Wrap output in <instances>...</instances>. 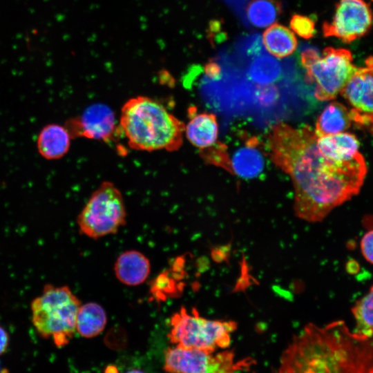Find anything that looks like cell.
I'll use <instances>...</instances> for the list:
<instances>
[{
    "instance_id": "2",
    "label": "cell",
    "mask_w": 373,
    "mask_h": 373,
    "mask_svg": "<svg viewBox=\"0 0 373 373\" xmlns=\"http://www.w3.org/2000/svg\"><path fill=\"white\" fill-rule=\"evenodd\" d=\"M272 373H373V335L352 332L343 321L309 323L288 343Z\"/></svg>"
},
{
    "instance_id": "4",
    "label": "cell",
    "mask_w": 373,
    "mask_h": 373,
    "mask_svg": "<svg viewBox=\"0 0 373 373\" xmlns=\"http://www.w3.org/2000/svg\"><path fill=\"white\" fill-rule=\"evenodd\" d=\"M80 305L68 286L46 285L42 293L31 303L33 325L41 336L51 338L61 347L70 342L76 332Z\"/></svg>"
},
{
    "instance_id": "27",
    "label": "cell",
    "mask_w": 373,
    "mask_h": 373,
    "mask_svg": "<svg viewBox=\"0 0 373 373\" xmlns=\"http://www.w3.org/2000/svg\"><path fill=\"white\" fill-rule=\"evenodd\" d=\"M206 73L209 76L216 77L220 73V68L215 62H210L205 67Z\"/></svg>"
},
{
    "instance_id": "21",
    "label": "cell",
    "mask_w": 373,
    "mask_h": 373,
    "mask_svg": "<svg viewBox=\"0 0 373 373\" xmlns=\"http://www.w3.org/2000/svg\"><path fill=\"white\" fill-rule=\"evenodd\" d=\"M356 321L354 332L365 336L373 335V285L352 309Z\"/></svg>"
},
{
    "instance_id": "15",
    "label": "cell",
    "mask_w": 373,
    "mask_h": 373,
    "mask_svg": "<svg viewBox=\"0 0 373 373\" xmlns=\"http://www.w3.org/2000/svg\"><path fill=\"white\" fill-rule=\"evenodd\" d=\"M317 146L324 156L335 161L350 160L361 154L357 137L347 132L318 137Z\"/></svg>"
},
{
    "instance_id": "11",
    "label": "cell",
    "mask_w": 373,
    "mask_h": 373,
    "mask_svg": "<svg viewBox=\"0 0 373 373\" xmlns=\"http://www.w3.org/2000/svg\"><path fill=\"white\" fill-rule=\"evenodd\" d=\"M72 138L108 142L119 131L113 110L107 105L95 103L88 106L82 113L68 120L65 125Z\"/></svg>"
},
{
    "instance_id": "28",
    "label": "cell",
    "mask_w": 373,
    "mask_h": 373,
    "mask_svg": "<svg viewBox=\"0 0 373 373\" xmlns=\"http://www.w3.org/2000/svg\"><path fill=\"white\" fill-rule=\"evenodd\" d=\"M126 373H145V372L140 370H131L126 372Z\"/></svg>"
},
{
    "instance_id": "29",
    "label": "cell",
    "mask_w": 373,
    "mask_h": 373,
    "mask_svg": "<svg viewBox=\"0 0 373 373\" xmlns=\"http://www.w3.org/2000/svg\"><path fill=\"white\" fill-rule=\"evenodd\" d=\"M0 372H1V365H0Z\"/></svg>"
},
{
    "instance_id": "8",
    "label": "cell",
    "mask_w": 373,
    "mask_h": 373,
    "mask_svg": "<svg viewBox=\"0 0 373 373\" xmlns=\"http://www.w3.org/2000/svg\"><path fill=\"white\" fill-rule=\"evenodd\" d=\"M254 363L249 358L236 359L230 350L215 353L175 345L166 351L164 367L170 373H246Z\"/></svg>"
},
{
    "instance_id": "24",
    "label": "cell",
    "mask_w": 373,
    "mask_h": 373,
    "mask_svg": "<svg viewBox=\"0 0 373 373\" xmlns=\"http://www.w3.org/2000/svg\"><path fill=\"white\" fill-rule=\"evenodd\" d=\"M289 25L293 32L303 39H310L315 33L314 21L305 15H293Z\"/></svg>"
},
{
    "instance_id": "20",
    "label": "cell",
    "mask_w": 373,
    "mask_h": 373,
    "mask_svg": "<svg viewBox=\"0 0 373 373\" xmlns=\"http://www.w3.org/2000/svg\"><path fill=\"white\" fill-rule=\"evenodd\" d=\"M281 11L278 0H251L246 8V16L254 26L265 28L277 20Z\"/></svg>"
},
{
    "instance_id": "26",
    "label": "cell",
    "mask_w": 373,
    "mask_h": 373,
    "mask_svg": "<svg viewBox=\"0 0 373 373\" xmlns=\"http://www.w3.org/2000/svg\"><path fill=\"white\" fill-rule=\"evenodd\" d=\"M8 340L7 332L0 326V354L6 352L8 345Z\"/></svg>"
},
{
    "instance_id": "30",
    "label": "cell",
    "mask_w": 373,
    "mask_h": 373,
    "mask_svg": "<svg viewBox=\"0 0 373 373\" xmlns=\"http://www.w3.org/2000/svg\"><path fill=\"white\" fill-rule=\"evenodd\" d=\"M373 1V0H372Z\"/></svg>"
},
{
    "instance_id": "22",
    "label": "cell",
    "mask_w": 373,
    "mask_h": 373,
    "mask_svg": "<svg viewBox=\"0 0 373 373\" xmlns=\"http://www.w3.org/2000/svg\"><path fill=\"white\" fill-rule=\"evenodd\" d=\"M280 66L274 59L269 56H260L256 59L250 66L249 74L258 81H271L278 76Z\"/></svg>"
},
{
    "instance_id": "23",
    "label": "cell",
    "mask_w": 373,
    "mask_h": 373,
    "mask_svg": "<svg viewBox=\"0 0 373 373\" xmlns=\"http://www.w3.org/2000/svg\"><path fill=\"white\" fill-rule=\"evenodd\" d=\"M200 154L203 159L209 163L222 166L233 173L231 162L227 153L225 145L217 142L212 146L200 150Z\"/></svg>"
},
{
    "instance_id": "5",
    "label": "cell",
    "mask_w": 373,
    "mask_h": 373,
    "mask_svg": "<svg viewBox=\"0 0 373 373\" xmlns=\"http://www.w3.org/2000/svg\"><path fill=\"white\" fill-rule=\"evenodd\" d=\"M169 323L168 338L172 344L207 352L228 348L237 328L233 321L208 319L195 309L189 312L184 307L172 314Z\"/></svg>"
},
{
    "instance_id": "14",
    "label": "cell",
    "mask_w": 373,
    "mask_h": 373,
    "mask_svg": "<svg viewBox=\"0 0 373 373\" xmlns=\"http://www.w3.org/2000/svg\"><path fill=\"white\" fill-rule=\"evenodd\" d=\"M71 139L65 126L50 124L41 130L37 140V147L45 159L57 160L68 153Z\"/></svg>"
},
{
    "instance_id": "25",
    "label": "cell",
    "mask_w": 373,
    "mask_h": 373,
    "mask_svg": "<svg viewBox=\"0 0 373 373\" xmlns=\"http://www.w3.org/2000/svg\"><path fill=\"white\" fill-rule=\"evenodd\" d=\"M360 247L364 258L373 265V229L368 231L363 235Z\"/></svg>"
},
{
    "instance_id": "19",
    "label": "cell",
    "mask_w": 373,
    "mask_h": 373,
    "mask_svg": "<svg viewBox=\"0 0 373 373\" xmlns=\"http://www.w3.org/2000/svg\"><path fill=\"white\" fill-rule=\"evenodd\" d=\"M258 141L250 139L246 146L237 151L231 162L233 173L245 178L258 175L262 170L264 160L260 151L256 148Z\"/></svg>"
},
{
    "instance_id": "13",
    "label": "cell",
    "mask_w": 373,
    "mask_h": 373,
    "mask_svg": "<svg viewBox=\"0 0 373 373\" xmlns=\"http://www.w3.org/2000/svg\"><path fill=\"white\" fill-rule=\"evenodd\" d=\"M190 119L184 127L187 140L200 150L209 148L217 142L218 125L215 115L208 113L197 114L190 111Z\"/></svg>"
},
{
    "instance_id": "3",
    "label": "cell",
    "mask_w": 373,
    "mask_h": 373,
    "mask_svg": "<svg viewBox=\"0 0 373 373\" xmlns=\"http://www.w3.org/2000/svg\"><path fill=\"white\" fill-rule=\"evenodd\" d=\"M118 124L128 146L134 150L173 152L183 143L185 124L150 97L128 99L121 108Z\"/></svg>"
},
{
    "instance_id": "12",
    "label": "cell",
    "mask_w": 373,
    "mask_h": 373,
    "mask_svg": "<svg viewBox=\"0 0 373 373\" xmlns=\"http://www.w3.org/2000/svg\"><path fill=\"white\" fill-rule=\"evenodd\" d=\"M116 278L128 286H137L146 280L151 273L149 259L137 250H126L117 258L113 267Z\"/></svg>"
},
{
    "instance_id": "17",
    "label": "cell",
    "mask_w": 373,
    "mask_h": 373,
    "mask_svg": "<svg viewBox=\"0 0 373 373\" xmlns=\"http://www.w3.org/2000/svg\"><path fill=\"white\" fill-rule=\"evenodd\" d=\"M107 322L104 307L95 302L80 305L76 316V332L84 338H93L102 332Z\"/></svg>"
},
{
    "instance_id": "6",
    "label": "cell",
    "mask_w": 373,
    "mask_h": 373,
    "mask_svg": "<svg viewBox=\"0 0 373 373\" xmlns=\"http://www.w3.org/2000/svg\"><path fill=\"white\" fill-rule=\"evenodd\" d=\"M126 211L121 191L111 182H103L79 213L77 223L84 236L98 239L116 233L126 223Z\"/></svg>"
},
{
    "instance_id": "9",
    "label": "cell",
    "mask_w": 373,
    "mask_h": 373,
    "mask_svg": "<svg viewBox=\"0 0 373 373\" xmlns=\"http://www.w3.org/2000/svg\"><path fill=\"white\" fill-rule=\"evenodd\" d=\"M372 21L371 8L364 0H338L331 21L323 24V33L325 37L351 43L366 35Z\"/></svg>"
},
{
    "instance_id": "10",
    "label": "cell",
    "mask_w": 373,
    "mask_h": 373,
    "mask_svg": "<svg viewBox=\"0 0 373 373\" xmlns=\"http://www.w3.org/2000/svg\"><path fill=\"white\" fill-rule=\"evenodd\" d=\"M340 94L350 106L352 122L373 132V57L366 59L365 66L357 67Z\"/></svg>"
},
{
    "instance_id": "7",
    "label": "cell",
    "mask_w": 373,
    "mask_h": 373,
    "mask_svg": "<svg viewBox=\"0 0 373 373\" xmlns=\"http://www.w3.org/2000/svg\"><path fill=\"white\" fill-rule=\"evenodd\" d=\"M303 67L305 81L316 84L314 96L321 102L333 99L341 93L357 69L349 50L333 47L325 48L321 57Z\"/></svg>"
},
{
    "instance_id": "16",
    "label": "cell",
    "mask_w": 373,
    "mask_h": 373,
    "mask_svg": "<svg viewBox=\"0 0 373 373\" xmlns=\"http://www.w3.org/2000/svg\"><path fill=\"white\" fill-rule=\"evenodd\" d=\"M352 123L349 110L340 102L328 104L320 114L316 122L317 137L345 132Z\"/></svg>"
},
{
    "instance_id": "18",
    "label": "cell",
    "mask_w": 373,
    "mask_h": 373,
    "mask_svg": "<svg viewBox=\"0 0 373 373\" xmlns=\"http://www.w3.org/2000/svg\"><path fill=\"white\" fill-rule=\"evenodd\" d=\"M262 43L266 50L278 58L291 55L298 46L294 34L288 28L278 23L271 25L264 32Z\"/></svg>"
},
{
    "instance_id": "1",
    "label": "cell",
    "mask_w": 373,
    "mask_h": 373,
    "mask_svg": "<svg viewBox=\"0 0 373 373\" xmlns=\"http://www.w3.org/2000/svg\"><path fill=\"white\" fill-rule=\"evenodd\" d=\"M317 137L308 126L278 122L267 139L271 160L291 179L295 215L309 222L322 221L358 193L367 173L361 154L347 161L333 160L320 152Z\"/></svg>"
}]
</instances>
